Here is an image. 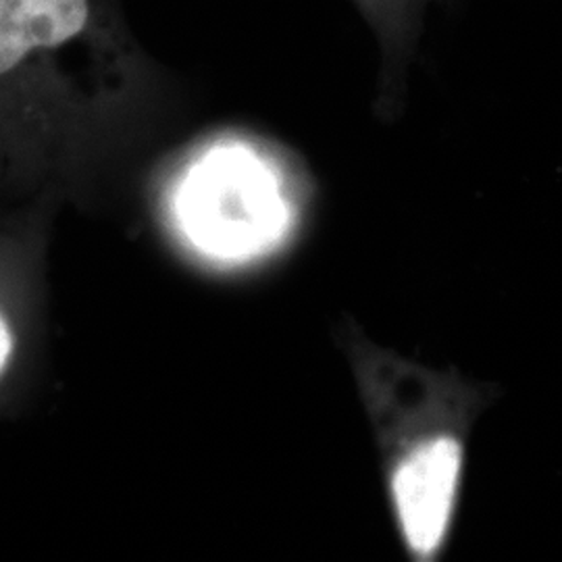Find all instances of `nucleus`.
Here are the masks:
<instances>
[{
    "mask_svg": "<svg viewBox=\"0 0 562 562\" xmlns=\"http://www.w3.org/2000/svg\"><path fill=\"white\" fill-rule=\"evenodd\" d=\"M340 341L383 459L423 440L471 436L487 404L483 385L382 348L350 323Z\"/></svg>",
    "mask_w": 562,
    "mask_h": 562,
    "instance_id": "2",
    "label": "nucleus"
},
{
    "mask_svg": "<svg viewBox=\"0 0 562 562\" xmlns=\"http://www.w3.org/2000/svg\"><path fill=\"white\" fill-rule=\"evenodd\" d=\"M181 236L215 261L265 257L290 238L296 211L273 169L246 148H215L183 178Z\"/></svg>",
    "mask_w": 562,
    "mask_h": 562,
    "instance_id": "1",
    "label": "nucleus"
},
{
    "mask_svg": "<svg viewBox=\"0 0 562 562\" xmlns=\"http://www.w3.org/2000/svg\"><path fill=\"white\" fill-rule=\"evenodd\" d=\"M464 436L423 440L385 459V480L402 542L413 561L440 559L450 538L467 461Z\"/></svg>",
    "mask_w": 562,
    "mask_h": 562,
    "instance_id": "3",
    "label": "nucleus"
},
{
    "mask_svg": "<svg viewBox=\"0 0 562 562\" xmlns=\"http://www.w3.org/2000/svg\"><path fill=\"white\" fill-rule=\"evenodd\" d=\"M9 355H11V334H9L7 323L0 317V369L4 367Z\"/></svg>",
    "mask_w": 562,
    "mask_h": 562,
    "instance_id": "4",
    "label": "nucleus"
}]
</instances>
